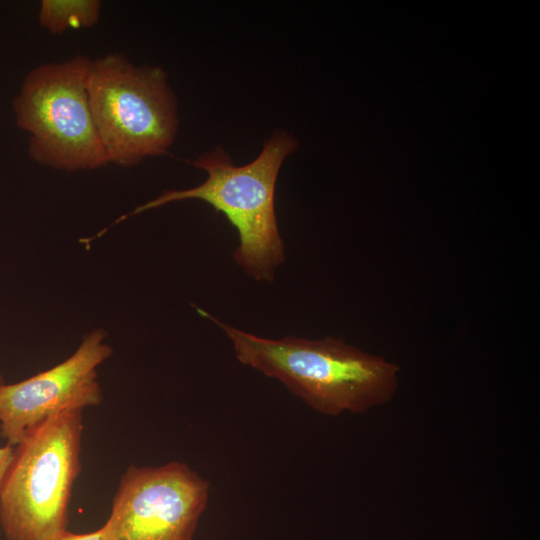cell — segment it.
I'll return each mask as SVG.
<instances>
[{
	"instance_id": "3957f363",
	"label": "cell",
	"mask_w": 540,
	"mask_h": 540,
	"mask_svg": "<svg viewBox=\"0 0 540 540\" xmlns=\"http://www.w3.org/2000/svg\"><path fill=\"white\" fill-rule=\"evenodd\" d=\"M87 91L109 164L132 167L168 152L178 106L161 67L137 66L123 53H109L91 60Z\"/></svg>"
},
{
	"instance_id": "30bf717a",
	"label": "cell",
	"mask_w": 540,
	"mask_h": 540,
	"mask_svg": "<svg viewBox=\"0 0 540 540\" xmlns=\"http://www.w3.org/2000/svg\"><path fill=\"white\" fill-rule=\"evenodd\" d=\"M14 453L15 447L10 444L0 447V488L13 461Z\"/></svg>"
},
{
	"instance_id": "7a4b0ae2",
	"label": "cell",
	"mask_w": 540,
	"mask_h": 540,
	"mask_svg": "<svg viewBox=\"0 0 540 540\" xmlns=\"http://www.w3.org/2000/svg\"><path fill=\"white\" fill-rule=\"evenodd\" d=\"M296 148L294 137L279 130L272 133L252 162L236 166L217 147L191 162L207 172L203 183L190 189L164 190L112 225L170 202L202 200L225 215L237 230L239 244L233 254L236 263L248 276L271 282L275 269L285 258L274 206L276 181L283 161Z\"/></svg>"
},
{
	"instance_id": "6da1fadb",
	"label": "cell",
	"mask_w": 540,
	"mask_h": 540,
	"mask_svg": "<svg viewBox=\"0 0 540 540\" xmlns=\"http://www.w3.org/2000/svg\"><path fill=\"white\" fill-rule=\"evenodd\" d=\"M198 312L223 330L241 364L279 380L323 415L365 413L390 401L397 390L398 365L341 339H268L237 329L201 309Z\"/></svg>"
},
{
	"instance_id": "ba28073f",
	"label": "cell",
	"mask_w": 540,
	"mask_h": 540,
	"mask_svg": "<svg viewBox=\"0 0 540 540\" xmlns=\"http://www.w3.org/2000/svg\"><path fill=\"white\" fill-rule=\"evenodd\" d=\"M101 6L99 0H43L38 14L39 24L52 34L91 28L99 21Z\"/></svg>"
},
{
	"instance_id": "277c9868",
	"label": "cell",
	"mask_w": 540,
	"mask_h": 540,
	"mask_svg": "<svg viewBox=\"0 0 540 540\" xmlns=\"http://www.w3.org/2000/svg\"><path fill=\"white\" fill-rule=\"evenodd\" d=\"M82 432V410L66 411L15 446L0 488V526L8 540H51L67 530Z\"/></svg>"
},
{
	"instance_id": "5b68a950",
	"label": "cell",
	"mask_w": 540,
	"mask_h": 540,
	"mask_svg": "<svg viewBox=\"0 0 540 540\" xmlns=\"http://www.w3.org/2000/svg\"><path fill=\"white\" fill-rule=\"evenodd\" d=\"M90 62L79 54L39 65L13 99L16 124L29 134L28 154L42 166L77 171L109 164L89 103Z\"/></svg>"
},
{
	"instance_id": "9c48e42d",
	"label": "cell",
	"mask_w": 540,
	"mask_h": 540,
	"mask_svg": "<svg viewBox=\"0 0 540 540\" xmlns=\"http://www.w3.org/2000/svg\"><path fill=\"white\" fill-rule=\"evenodd\" d=\"M51 540H107L102 528L88 533H72L68 530Z\"/></svg>"
},
{
	"instance_id": "8fae6325",
	"label": "cell",
	"mask_w": 540,
	"mask_h": 540,
	"mask_svg": "<svg viewBox=\"0 0 540 540\" xmlns=\"http://www.w3.org/2000/svg\"><path fill=\"white\" fill-rule=\"evenodd\" d=\"M3 383H5V381H4V378H3V376H2V374L0 372V384H3Z\"/></svg>"
},
{
	"instance_id": "8992f818",
	"label": "cell",
	"mask_w": 540,
	"mask_h": 540,
	"mask_svg": "<svg viewBox=\"0 0 540 540\" xmlns=\"http://www.w3.org/2000/svg\"><path fill=\"white\" fill-rule=\"evenodd\" d=\"M209 482L183 462L130 466L101 526L107 540H193Z\"/></svg>"
},
{
	"instance_id": "52a82bcc",
	"label": "cell",
	"mask_w": 540,
	"mask_h": 540,
	"mask_svg": "<svg viewBox=\"0 0 540 540\" xmlns=\"http://www.w3.org/2000/svg\"><path fill=\"white\" fill-rule=\"evenodd\" d=\"M106 332L88 333L77 350L52 368L12 384H0V436L17 446L48 419L102 401L97 367L112 354Z\"/></svg>"
}]
</instances>
